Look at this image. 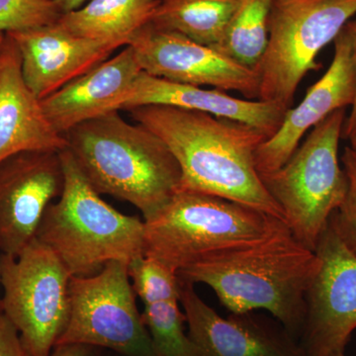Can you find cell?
<instances>
[{"label": "cell", "mask_w": 356, "mask_h": 356, "mask_svg": "<svg viewBox=\"0 0 356 356\" xmlns=\"http://www.w3.org/2000/svg\"><path fill=\"white\" fill-rule=\"evenodd\" d=\"M129 112L159 136L177 159L180 191L227 199L285 222L255 166V152L267 139L261 131L231 119L163 105Z\"/></svg>", "instance_id": "1"}, {"label": "cell", "mask_w": 356, "mask_h": 356, "mask_svg": "<svg viewBox=\"0 0 356 356\" xmlns=\"http://www.w3.org/2000/svg\"><path fill=\"white\" fill-rule=\"evenodd\" d=\"M320 266L316 252L281 221L259 242L207 257L177 275L209 286L231 314L268 312L298 341L307 292Z\"/></svg>", "instance_id": "2"}, {"label": "cell", "mask_w": 356, "mask_h": 356, "mask_svg": "<svg viewBox=\"0 0 356 356\" xmlns=\"http://www.w3.org/2000/svg\"><path fill=\"white\" fill-rule=\"evenodd\" d=\"M63 136L93 188L132 204L145 222L180 191L181 170L165 143L145 126L128 123L118 111L83 122Z\"/></svg>", "instance_id": "3"}, {"label": "cell", "mask_w": 356, "mask_h": 356, "mask_svg": "<svg viewBox=\"0 0 356 356\" xmlns=\"http://www.w3.org/2000/svg\"><path fill=\"white\" fill-rule=\"evenodd\" d=\"M60 154L64 189L47 208L35 238L53 250L72 276L95 275L110 261L129 266L144 257L145 222L105 202L67 147Z\"/></svg>", "instance_id": "4"}, {"label": "cell", "mask_w": 356, "mask_h": 356, "mask_svg": "<svg viewBox=\"0 0 356 356\" xmlns=\"http://www.w3.org/2000/svg\"><path fill=\"white\" fill-rule=\"evenodd\" d=\"M282 220L200 192L179 191L145 222L144 257L173 273L213 257L254 245Z\"/></svg>", "instance_id": "5"}, {"label": "cell", "mask_w": 356, "mask_h": 356, "mask_svg": "<svg viewBox=\"0 0 356 356\" xmlns=\"http://www.w3.org/2000/svg\"><path fill=\"white\" fill-rule=\"evenodd\" d=\"M346 120V109L332 112L313 128L285 165L261 175L293 236L314 252L348 192L339 154Z\"/></svg>", "instance_id": "6"}, {"label": "cell", "mask_w": 356, "mask_h": 356, "mask_svg": "<svg viewBox=\"0 0 356 356\" xmlns=\"http://www.w3.org/2000/svg\"><path fill=\"white\" fill-rule=\"evenodd\" d=\"M356 14V0H273L268 41L259 67V100L291 108L320 51Z\"/></svg>", "instance_id": "7"}, {"label": "cell", "mask_w": 356, "mask_h": 356, "mask_svg": "<svg viewBox=\"0 0 356 356\" xmlns=\"http://www.w3.org/2000/svg\"><path fill=\"white\" fill-rule=\"evenodd\" d=\"M70 277L57 255L37 238L17 257L0 254L2 313L30 356H50L64 334Z\"/></svg>", "instance_id": "8"}, {"label": "cell", "mask_w": 356, "mask_h": 356, "mask_svg": "<svg viewBox=\"0 0 356 356\" xmlns=\"http://www.w3.org/2000/svg\"><path fill=\"white\" fill-rule=\"evenodd\" d=\"M67 344L158 356L138 310L127 264L110 261L95 275L70 277L69 322L56 346Z\"/></svg>", "instance_id": "9"}, {"label": "cell", "mask_w": 356, "mask_h": 356, "mask_svg": "<svg viewBox=\"0 0 356 356\" xmlns=\"http://www.w3.org/2000/svg\"><path fill=\"white\" fill-rule=\"evenodd\" d=\"M315 252L321 266L307 292L298 344L303 356H336L344 353L356 329V257L332 216Z\"/></svg>", "instance_id": "10"}, {"label": "cell", "mask_w": 356, "mask_h": 356, "mask_svg": "<svg viewBox=\"0 0 356 356\" xmlns=\"http://www.w3.org/2000/svg\"><path fill=\"white\" fill-rule=\"evenodd\" d=\"M143 72L173 83L212 86L259 100V74L213 47L147 23L131 39Z\"/></svg>", "instance_id": "11"}, {"label": "cell", "mask_w": 356, "mask_h": 356, "mask_svg": "<svg viewBox=\"0 0 356 356\" xmlns=\"http://www.w3.org/2000/svg\"><path fill=\"white\" fill-rule=\"evenodd\" d=\"M60 152L25 151L0 161V254L17 257L36 238L47 208L62 194Z\"/></svg>", "instance_id": "12"}, {"label": "cell", "mask_w": 356, "mask_h": 356, "mask_svg": "<svg viewBox=\"0 0 356 356\" xmlns=\"http://www.w3.org/2000/svg\"><path fill=\"white\" fill-rule=\"evenodd\" d=\"M334 42V58L324 76L308 89L300 104L287 110L276 133L257 147L254 159L259 175L285 165L305 134L332 112L353 106L356 64L348 23Z\"/></svg>", "instance_id": "13"}, {"label": "cell", "mask_w": 356, "mask_h": 356, "mask_svg": "<svg viewBox=\"0 0 356 356\" xmlns=\"http://www.w3.org/2000/svg\"><path fill=\"white\" fill-rule=\"evenodd\" d=\"M179 302L189 337L203 356H303L297 339L282 325L252 313L222 317L201 299L194 284L181 280Z\"/></svg>", "instance_id": "14"}, {"label": "cell", "mask_w": 356, "mask_h": 356, "mask_svg": "<svg viewBox=\"0 0 356 356\" xmlns=\"http://www.w3.org/2000/svg\"><path fill=\"white\" fill-rule=\"evenodd\" d=\"M6 34L19 50L24 83L39 100L95 69L120 48L76 36L57 23Z\"/></svg>", "instance_id": "15"}, {"label": "cell", "mask_w": 356, "mask_h": 356, "mask_svg": "<svg viewBox=\"0 0 356 356\" xmlns=\"http://www.w3.org/2000/svg\"><path fill=\"white\" fill-rule=\"evenodd\" d=\"M140 72L135 51L125 46L118 55L40 100V104L51 127L64 135L83 122L121 110Z\"/></svg>", "instance_id": "16"}, {"label": "cell", "mask_w": 356, "mask_h": 356, "mask_svg": "<svg viewBox=\"0 0 356 356\" xmlns=\"http://www.w3.org/2000/svg\"><path fill=\"white\" fill-rule=\"evenodd\" d=\"M149 105L193 110L241 122L261 131L267 139L280 129L287 111L273 103L240 99L220 89L173 83L140 72L121 110Z\"/></svg>", "instance_id": "17"}, {"label": "cell", "mask_w": 356, "mask_h": 356, "mask_svg": "<svg viewBox=\"0 0 356 356\" xmlns=\"http://www.w3.org/2000/svg\"><path fill=\"white\" fill-rule=\"evenodd\" d=\"M64 136L51 127L23 79L19 50L6 33L0 58V161L25 151H62Z\"/></svg>", "instance_id": "18"}, {"label": "cell", "mask_w": 356, "mask_h": 356, "mask_svg": "<svg viewBox=\"0 0 356 356\" xmlns=\"http://www.w3.org/2000/svg\"><path fill=\"white\" fill-rule=\"evenodd\" d=\"M161 0H89L86 6L63 13L57 24L76 36L128 46L140 28L151 22Z\"/></svg>", "instance_id": "19"}, {"label": "cell", "mask_w": 356, "mask_h": 356, "mask_svg": "<svg viewBox=\"0 0 356 356\" xmlns=\"http://www.w3.org/2000/svg\"><path fill=\"white\" fill-rule=\"evenodd\" d=\"M241 2L242 0H161L151 23L196 43L215 47L221 41Z\"/></svg>", "instance_id": "20"}, {"label": "cell", "mask_w": 356, "mask_h": 356, "mask_svg": "<svg viewBox=\"0 0 356 356\" xmlns=\"http://www.w3.org/2000/svg\"><path fill=\"white\" fill-rule=\"evenodd\" d=\"M271 4L273 0H242L221 41L213 48L257 72L268 41Z\"/></svg>", "instance_id": "21"}, {"label": "cell", "mask_w": 356, "mask_h": 356, "mask_svg": "<svg viewBox=\"0 0 356 356\" xmlns=\"http://www.w3.org/2000/svg\"><path fill=\"white\" fill-rule=\"evenodd\" d=\"M143 322L158 356H203L188 334L185 332L184 313L178 301L146 304Z\"/></svg>", "instance_id": "22"}, {"label": "cell", "mask_w": 356, "mask_h": 356, "mask_svg": "<svg viewBox=\"0 0 356 356\" xmlns=\"http://www.w3.org/2000/svg\"><path fill=\"white\" fill-rule=\"evenodd\" d=\"M128 273L134 292L144 305L179 302V277L161 262L146 257H138L129 264Z\"/></svg>", "instance_id": "23"}, {"label": "cell", "mask_w": 356, "mask_h": 356, "mask_svg": "<svg viewBox=\"0 0 356 356\" xmlns=\"http://www.w3.org/2000/svg\"><path fill=\"white\" fill-rule=\"evenodd\" d=\"M62 14L53 0H0V32L54 24Z\"/></svg>", "instance_id": "24"}, {"label": "cell", "mask_w": 356, "mask_h": 356, "mask_svg": "<svg viewBox=\"0 0 356 356\" xmlns=\"http://www.w3.org/2000/svg\"><path fill=\"white\" fill-rule=\"evenodd\" d=\"M341 163L348 177V192L332 218L341 241L356 257V153L350 147H344Z\"/></svg>", "instance_id": "25"}, {"label": "cell", "mask_w": 356, "mask_h": 356, "mask_svg": "<svg viewBox=\"0 0 356 356\" xmlns=\"http://www.w3.org/2000/svg\"><path fill=\"white\" fill-rule=\"evenodd\" d=\"M0 356H30L17 330L3 313H0Z\"/></svg>", "instance_id": "26"}, {"label": "cell", "mask_w": 356, "mask_h": 356, "mask_svg": "<svg viewBox=\"0 0 356 356\" xmlns=\"http://www.w3.org/2000/svg\"><path fill=\"white\" fill-rule=\"evenodd\" d=\"M348 28L351 34V40H353V53H355V64H356V20L350 21L348 23ZM356 130V95L355 102L350 107V112L348 117H346V123L343 126V138L348 139V137Z\"/></svg>", "instance_id": "27"}, {"label": "cell", "mask_w": 356, "mask_h": 356, "mask_svg": "<svg viewBox=\"0 0 356 356\" xmlns=\"http://www.w3.org/2000/svg\"><path fill=\"white\" fill-rule=\"evenodd\" d=\"M50 356H99L96 348L83 344L58 346L51 351Z\"/></svg>", "instance_id": "28"}, {"label": "cell", "mask_w": 356, "mask_h": 356, "mask_svg": "<svg viewBox=\"0 0 356 356\" xmlns=\"http://www.w3.org/2000/svg\"><path fill=\"white\" fill-rule=\"evenodd\" d=\"M63 13H70L81 8L89 0H53Z\"/></svg>", "instance_id": "29"}, {"label": "cell", "mask_w": 356, "mask_h": 356, "mask_svg": "<svg viewBox=\"0 0 356 356\" xmlns=\"http://www.w3.org/2000/svg\"><path fill=\"white\" fill-rule=\"evenodd\" d=\"M348 140H350L351 149H353L356 153V130L355 132L351 134Z\"/></svg>", "instance_id": "30"}, {"label": "cell", "mask_w": 356, "mask_h": 356, "mask_svg": "<svg viewBox=\"0 0 356 356\" xmlns=\"http://www.w3.org/2000/svg\"><path fill=\"white\" fill-rule=\"evenodd\" d=\"M4 40H6V33L0 32V58H1L2 49H3Z\"/></svg>", "instance_id": "31"}, {"label": "cell", "mask_w": 356, "mask_h": 356, "mask_svg": "<svg viewBox=\"0 0 356 356\" xmlns=\"http://www.w3.org/2000/svg\"><path fill=\"white\" fill-rule=\"evenodd\" d=\"M0 313H2L1 296H0Z\"/></svg>", "instance_id": "32"}, {"label": "cell", "mask_w": 356, "mask_h": 356, "mask_svg": "<svg viewBox=\"0 0 356 356\" xmlns=\"http://www.w3.org/2000/svg\"><path fill=\"white\" fill-rule=\"evenodd\" d=\"M336 356H346V355H344V353H341V355H337Z\"/></svg>", "instance_id": "33"}]
</instances>
